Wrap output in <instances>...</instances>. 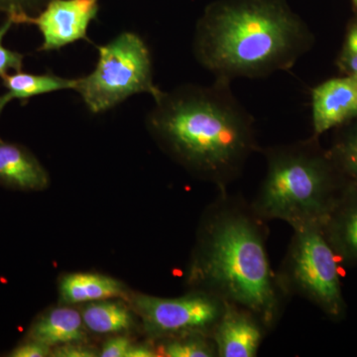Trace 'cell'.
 Instances as JSON below:
<instances>
[{
	"label": "cell",
	"mask_w": 357,
	"mask_h": 357,
	"mask_svg": "<svg viewBox=\"0 0 357 357\" xmlns=\"http://www.w3.org/2000/svg\"><path fill=\"white\" fill-rule=\"evenodd\" d=\"M100 0H51L36 15L9 16L15 25H34L43 37L39 52L58 51L79 40H86Z\"/></svg>",
	"instance_id": "cell-8"
},
{
	"label": "cell",
	"mask_w": 357,
	"mask_h": 357,
	"mask_svg": "<svg viewBox=\"0 0 357 357\" xmlns=\"http://www.w3.org/2000/svg\"><path fill=\"white\" fill-rule=\"evenodd\" d=\"M52 347L43 342L26 337L22 342L7 354L10 357H46L51 356Z\"/></svg>",
	"instance_id": "cell-22"
},
{
	"label": "cell",
	"mask_w": 357,
	"mask_h": 357,
	"mask_svg": "<svg viewBox=\"0 0 357 357\" xmlns=\"http://www.w3.org/2000/svg\"><path fill=\"white\" fill-rule=\"evenodd\" d=\"M314 135L337 129L357 119V77L342 75L312 89Z\"/></svg>",
	"instance_id": "cell-9"
},
{
	"label": "cell",
	"mask_w": 357,
	"mask_h": 357,
	"mask_svg": "<svg viewBox=\"0 0 357 357\" xmlns=\"http://www.w3.org/2000/svg\"><path fill=\"white\" fill-rule=\"evenodd\" d=\"M340 263L357 266V183H349L323 227Z\"/></svg>",
	"instance_id": "cell-11"
},
{
	"label": "cell",
	"mask_w": 357,
	"mask_h": 357,
	"mask_svg": "<svg viewBox=\"0 0 357 357\" xmlns=\"http://www.w3.org/2000/svg\"><path fill=\"white\" fill-rule=\"evenodd\" d=\"M266 174L252 202L263 220H283L293 229L325 225L349 184L318 136L261 148Z\"/></svg>",
	"instance_id": "cell-4"
},
{
	"label": "cell",
	"mask_w": 357,
	"mask_h": 357,
	"mask_svg": "<svg viewBox=\"0 0 357 357\" xmlns=\"http://www.w3.org/2000/svg\"><path fill=\"white\" fill-rule=\"evenodd\" d=\"M51 0H0V13L6 16L36 15Z\"/></svg>",
	"instance_id": "cell-21"
},
{
	"label": "cell",
	"mask_w": 357,
	"mask_h": 357,
	"mask_svg": "<svg viewBox=\"0 0 357 357\" xmlns=\"http://www.w3.org/2000/svg\"><path fill=\"white\" fill-rule=\"evenodd\" d=\"M314 37L281 0H227L208 7L192 51L215 79H260L292 69Z\"/></svg>",
	"instance_id": "cell-3"
},
{
	"label": "cell",
	"mask_w": 357,
	"mask_h": 357,
	"mask_svg": "<svg viewBox=\"0 0 357 357\" xmlns=\"http://www.w3.org/2000/svg\"><path fill=\"white\" fill-rule=\"evenodd\" d=\"M49 174L27 148L0 137V185L16 191L38 192L48 188Z\"/></svg>",
	"instance_id": "cell-12"
},
{
	"label": "cell",
	"mask_w": 357,
	"mask_h": 357,
	"mask_svg": "<svg viewBox=\"0 0 357 357\" xmlns=\"http://www.w3.org/2000/svg\"><path fill=\"white\" fill-rule=\"evenodd\" d=\"M156 347L150 344H132L128 357H156Z\"/></svg>",
	"instance_id": "cell-25"
},
{
	"label": "cell",
	"mask_w": 357,
	"mask_h": 357,
	"mask_svg": "<svg viewBox=\"0 0 357 357\" xmlns=\"http://www.w3.org/2000/svg\"><path fill=\"white\" fill-rule=\"evenodd\" d=\"M268 333L266 326L252 312L225 302L211 337L218 357H255Z\"/></svg>",
	"instance_id": "cell-10"
},
{
	"label": "cell",
	"mask_w": 357,
	"mask_h": 357,
	"mask_svg": "<svg viewBox=\"0 0 357 357\" xmlns=\"http://www.w3.org/2000/svg\"><path fill=\"white\" fill-rule=\"evenodd\" d=\"M98 51L95 70L77 79L75 88L89 112H107L136 93L153 100L161 95L153 81L151 54L139 35L122 32Z\"/></svg>",
	"instance_id": "cell-6"
},
{
	"label": "cell",
	"mask_w": 357,
	"mask_h": 357,
	"mask_svg": "<svg viewBox=\"0 0 357 357\" xmlns=\"http://www.w3.org/2000/svg\"><path fill=\"white\" fill-rule=\"evenodd\" d=\"M81 312L73 307H51L39 314L26 337L56 347L70 342H83L86 333Z\"/></svg>",
	"instance_id": "cell-13"
},
{
	"label": "cell",
	"mask_w": 357,
	"mask_h": 357,
	"mask_svg": "<svg viewBox=\"0 0 357 357\" xmlns=\"http://www.w3.org/2000/svg\"><path fill=\"white\" fill-rule=\"evenodd\" d=\"M132 342L126 337L109 338L102 345L100 356L102 357H128L132 347Z\"/></svg>",
	"instance_id": "cell-23"
},
{
	"label": "cell",
	"mask_w": 357,
	"mask_h": 357,
	"mask_svg": "<svg viewBox=\"0 0 357 357\" xmlns=\"http://www.w3.org/2000/svg\"><path fill=\"white\" fill-rule=\"evenodd\" d=\"M337 137L328 150L333 164L349 183H357V119L340 126Z\"/></svg>",
	"instance_id": "cell-17"
},
{
	"label": "cell",
	"mask_w": 357,
	"mask_h": 357,
	"mask_svg": "<svg viewBox=\"0 0 357 357\" xmlns=\"http://www.w3.org/2000/svg\"><path fill=\"white\" fill-rule=\"evenodd\" d=\"M337 64L342 75L357 77V20L347 28Z\"/></svg>",
	"instance_id": "cell-20"
},
{
	"label": "cell",
	"mask_w": 357,
	"mask_h": 357,
	"mask_svg": "<svg viewBox=\"0 0 357 357\" xmlns=\"http://www.w3.org/2000/svg\"><path fill=\"white\" fill-rule=\"evenodd\" d=\"M131 300L145 332L156 340L189 333L213 335L225 304L217 296L197 290L178 298L135 294Z\"/></svg>",
	"instance_id": "cell-7"
},
{
	"label": "cell",
	"mask_w": 357,
	"mask_h": 357,
	"mask_svg": "<svg viewBox=\"0 0 357 357\" xmlns=\"http://www.w3.org/2000/svg\"><path fill=\"white\" fill-rule=\"evenodd\" d=\"M84 325L100 335L126 332L132 328V312L121 302L102 300L86 303L81 311Z\"/></svg>",
	"instance_id": "cell-16"
},
{
	"label": "cell",
	"mask_w": 357,
	"mask_h": 357,
	"mask_svg": "<svg viewBox=\"0 0 357 357\" xmlns=\"http://www.w3.org/2000/svg\"><path fill=\"white\" fill-rule=\"evenodd\" d=\"M13 18L6 16V20L0 25V79L10 73L22 70L25 56L17 51L11 50L3 46V39L9 30L13 28Z\"/></svg>",
	"instance_id": "cell-19"
},
{
	"label": "cell",
	"mask_w": 357,
	"mask_h": 357,
	"mask_svg": "<svg viewBox=\"0 0 357 357\" xmlns=\"http://www.w3.org/2000/svg\"><path fill=\"white\" fill-rule=\"evenodd\" d=\"M352 2H354V6L357 8V0H352Z\"/></svg>",
	"instance_id": "cell-26"
},
{
	"label": "cell",
	"mask_w": 357,
	"mask_h": 357,
	"mask_svg": "<svg viewBox=\"0 0 357 357\" xmlns=\"http://www.w3.org/2000/svg\"><path fill=\"white\" fill-rule=\"evenodd\" d=\"M1 81L6 93L0 96V116L11 100H20L21 105H26L35 96L75 89L77 83V79H66L53 73L36 75L22 70L10 73L2 77Z\"/></svg>",
	"instance_id": "cell-15"
},
{
	"label": "cell",
	"mask_w": 357,
	"mask_h": 357,
	"mask_svg": "<svg viewBox=\"0 0 357 357\" xmlns=\"http://www.w3.org/2000/svg\"><path fill=\"white\" fill-rule=\"evenodd\" d=\"M61 303L65 305L86 304L112 298L129 299L128 290L121 281L98 273L64 275L59 283Z\"/></svg>",
	"instance_id": "cell-14"
},
{
	"label": "cell",
	"mask_w": 357,
	"mask_h": 357,
	"mask_svg": "<svg viewBox=\"0 0 357 357\" xmlns=\"http://www.w3.org/2000/svg\"><path fill=\"white\" fill-rule=\"evenodd\" d=\"M285 257L276 272L286 297L303 298L333 321H342L347 303L340 281V259L328 243L323 225L293 229Z\"/></svg>",
	"instance_id": "cell-5"
},
{
	"label": "cell",
	"mask_w": 357,
	"mask_h": 357,
	"mask_svg": "<svg viewBox=\"0 0 357 357\" xmlns=\"http://www.w3.org/2000/svg\"><path fill=\"white\" fill-rule=\"evenodd\" d=\"M158 356L218 357L217 347L211 335L189 333L157 340Z\"/></svg>",
	"instance_id": "cell-18"
},
{
	"label": "cell",
	"mask_w": 357,
	"mask_h": 357,
	"mask_svg": "<svg viewBox=\"0 0 357 357\" xmlns=\"http://www.w3.org/2000/svg\"><path fill=\"white\" fill-rule=\"evenodd\" d=\"M96 352L91 347L82 344V342H70L56 347L52 349L51 356L55 357H93Z\"/></svg>",
	"instance_id": "cell-24"
},
{
	"label": "cell",
	"mask_w": 357,
	"mask_h": 357,
	"mask_svg": "<svg viewBox=\"0 0 357 357\" xmlns=\"http://www.w3.org/2000/svg\"><path fill=\"white\" fill-rule=\"evenodd\" d=\"M198 234L188 279L192 290L245 307L274 330L288 298L268 255L266 220L227 190L208 206Z\"/></svg>",
	"instance_id": "cell-2"
},
{
	"label": "cell",
	"mask_w": 357,
	"mask_h": 357,
	"mask_svg": "<svg viewBox=\"0 0 357 357\" xmlns=\"http://www.w3.org/2000/svg\"><path fill=\"white\" fill-rule=\"evenodd\" d=\"M229 79L184 84L162 91L147 115L148 130L162 149L202 180L227 191L251 155L260 152L255 117Z\"/></svg>",
	"instance_id": "cell-1"
}]
</instances>
